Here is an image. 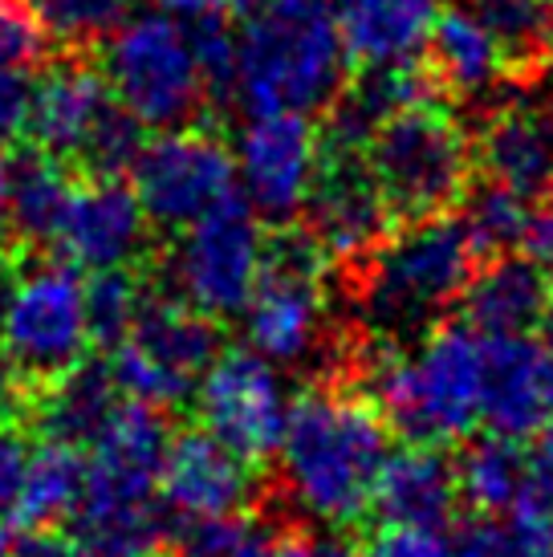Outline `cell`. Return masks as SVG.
Instances as JSON below:
<instances>
[{
  "mask_svg": "<svg viewBox=\"0 0 553 557\" xmlns=\"http://www.w3.org/2000/svg\"><path fill=\"white\" fill-rule=\"evenodd\" d=\"M391 428L370 395L314 387L297 395L276 444L281 493L318 529H351L374 509Z\"/></svg>",
  "mask_w": 553,
  "mask_h": 557,
  "instance_id": "cell-1",
  "label": "cell"
},
{
  "mask_svg": "<svg viewBox=\"0 0 553 557\" xmlns=\"http://www.w3.org/2000/svg\"><path fill=\"white\" fill-rule=\"evenodd\" d=\"M168 444L159 407L119 399L86 444V480L70 512L77 542L98 557H143L163 545L168 509L159 500V472Z\"/></svg>",
  "mask_w": 553,
  "mask_h": 557,
  "instance_id": "cell-2",
  "label": "cell"
},
{
  "mask_svg": "<svg viewBox=\"0 0 553 557\" xmlns=\"http://www.w3.org/2000/svg\"><path fill=\"white\" fill-rule=\"evenodd\" d=\"M346 41L330 0H276L248 13L236 37L232 90L236 107L257 110H325L346 82Z\"/></svg>",
  "mask_w": 553,
  "mask_h": 557,
  "instance_id": "cell-3",
  "label": "cell"
},
{
  "mask_svg": "<svg viewBox=\"0 0 553 557\" xmlns=\"http://www.w3.org/2000/svg\"><path fill=\"white\" fill-rule=\"evenodd\" d=\"M484 334L435 325L407 350L391 346L370 371V399L407 444H460L480 423Z\"/></svg>",
  "mask_w": 553,
  "mask_h": 557,
  "instance_id": "cell-4",
  "label": "cell"
},
{
  "mask_svg": "<svg viewBox=\"0 0 553 557\" xmlns=\"http://www.w3.org/2000/svg\"><path fill=\"white\" fill-rule=\"evenodd\" d=\"M477 236L464 216L407 220V228L386 233L367 257L358 285L362 313L379 334H415L428 330L447 306H456L468 277L480 264Z\"/></svg>",
  "mask_w": 553,
  "mask_h": 557,
  "instance_id": "cell-5",
  "label": "cell"
},
{
  "mask_svg": "<svg viewBox=\"0 0 553 557\" xmlns=\"http://www.w3.org/2000/svg\"><path fill=\"white\" fill-rule=\"evenodd\" d=\"M102 78L143 131L192 123L208 98L196 33L168 9H138L102 41Z\"/></svg>",
  "mask_w": 553,
  "mask_h": 557,
  "instance_id": "cell-6",
  "label": "cell"
},
{
  "mask_svg": "<svg viewBox=\"0 0 553 557\" xmlns=\"http://www.w3.org/2000/svg\"><path fill=\"white\" fill-rule=\"evenodd\" d=\"M362 163L383 191L391 216L423 220L440 216L456 200H464L477 156L460 119L435 98H423L403 110H391L370 131Z\"/></svg>",
  "mask_w": 553,
  "mask_h": 557,
  "instance_id": "cell-7",
  "label": "cell"
},
{
  "mask_svg": "<svg viewBox=\"0 0 553 557\" xmlns=\"http://www.w3.org/2000/svg\"><path fill=\"white\" fill-rule=\"evenodd\" d=\"M330 257L309 240V233L269 236L265 269L257 289L245 301V346L269 362L302 367L322 355L330 334Z\"/></svg>",
  "mask_w": 553,
  "mask_h": 557,
  "instance_id": "cell-8",
  "label": "cell"
},
{
  "mask_svg": "<svg viewBox=\"0 0 553 557\" xmlns=\"http://www.w3.org/2000/svg\"><path fill=\"white\" fill-rule=\"evenodd\" d=\"M86 281L70 261H37L13 269L0 313V350L25 383H58L90 355Z\"/></svg>",
  "mask_w": 553,
  "mask_h": 557,
  "instance_id": "cell-9",
  "label": "cell"
},
{
  "mask_svg": "<svg viewBox=\"0 0 553 557\" xmlns=\"http://www.w3.org/2000/svg\"><path fill=\"white\" fill-rule=\"evenodd\" d=\"M216 355V318L192 310L180 297H143L135 325L110 346L107 371L123 399L151 403L163 411L196 391Z\"/></svg>",
  "mask_w": 553,
  "mask_h": 557,
  "instance_id": "cell-10",
  "label": "cell"
},
{
  "mask_svg": "<svg viewBox=\"0 0 553 557\" xmlns=\"http://www.w3.org/2000/svg\"><path fill=\"white\" fill-rule=\"evenodd\" d=\"M265 220L241 196L175 233L168 277L180 301L208 318H241L265 269Z\"/></svg>",
  "mask_w": 553,
  "mask_h": 557,
  "instance_id": "cell-11",
  "label": "cell"
},
{
  "mask_svg": "<svg viewBox=\"0 0 553 557\" xmlns=\"http://www.w3.org/2000/svg\"><path fill=\"white\" fill-rule=\"evenodd\" d=\"M131 187L151 224L180 233L236 196L232 147L208 126H168L143 143Z\"/></svg>",
  "mask_w": 553,
  "mask_h": 557,
  "instance_id": "cell-12",
  "label": "cell"
},
{
  "mask_svg": "<svg viewBox=\"0 0 553 557\" xmlns=\"http://www.w3.org/2000/svg\"><path fill=\"white\" fill-rule=\"evenodd\" d=\"M290 407L293 395L281 367L257 355L253 346H220V355L196 383L200 428L232 451H241L248 465H265L276 456Z\"/></svg>",
  "mask_w": 553,
  "mask_h": 557,
  "instance_id": "cell-13",
  "label": "cell"
},
{
  "mask_svg": "<svg viewBox=\"0 0 553 557\" xmlns=\"http://www.w3.org/2000/svg\"><path fill=\"white\" fill-rule=\"evenodd\" d=\"M325 143L309 114L297 110H257L248 114L232 143L236 196L261 220L290 224L302 216L314 180L322 171Z\"/></svg>",
  "mask_w": 553,
  "mask_h": 557,
  "instance_id": "cell-14",
  "label": "cell"
},
{
  "mask_svg": "<svg viewBox=\"0 0 553 557\" xmlns=\"http://www.w3.org/2000/svg\"><path fill=\"white\" fill-rule=\"evenodd\" d=\"M151 220L123 175H90L74 184L53 245L74 269H131L147 252Z\"/></svg>",
  "mask_w": 553,
  "mask_h": 557,
  "instance_id": "cell-15",
  "label": "cell"
},
{
  "mask_svg": "<svg viewBox=\"0 0 553 557\" xmlns=\"http://www.w3.org/2000/svg\"><path fill=\"white\" fill-rule=\"evenodd\" d=\"M253 468L257 465H248L229 444H220L212 432L192 428L168 444L163 472H159V500L180 525L236 517V512H248V505L257 500Z\"/></svg>",
  "mask_w": 553,
  "mask_h": 557,
  "instance_id": "cell-16",
  "label": "cell"
},
{
  "mask_svg": "<svg viewBox=\"0 0 553 557\" xmlns=\"http://www.w3.org/2000/svg\"><path fill=\"white\" fill-rule=\"evenodd\" d=\"M302 216L309 240L330 261H367L395 220L362 156L351 151H325Z\"/></svg>",
  "mask_w": 553,
  "mask_h": 557,
  "instance_id": "cell-17",
  "label": "cell"
},
{
  "mask_svg": "<svg viewBox=\"0 0 553 557\" xmlns=\"http://www.w3.org/2000/svg\"><path fill=\"white\" fill-rule=\"evenodd\" d=\"M553 416V350L533 334H484L480 423L508 440H533Z\"/></svg>",
  "mask_w": 553,
  "mask_h": 557,
  "instance_id": "cell-18",
  "label": "cell"
},
{
  "mask_svg": "<svg viewBox=\"0 0 553 557\" xmlns=\"http://www.w3.org/2000/svg\"><path fill=\"white\" fill-rule=\"evenodd\" d=\"M114 107L119 102H114L102 70L70 58V62L49 65L46 74L33 82L29 135L37 151L70 163V159L86 156V147L114 114Z\"/></svg>",
  "mask_w": 553,
  "mask_h": 557,
  "instance_id": "cell-19",
  "label": "cell"
},
{
  "mask_svg": "<svg viewBox=\"0 0 553 557\" xmlns=\"http://www.w3.org/2000/svg\"><path fill=\"white\" fill-rule=\"evenodd\" d=\"M428 74L440 90L456 94L464 102L489 98L501 90V82L513 70V49L505 37L492 29L489 16H480L472 4H452L440 9L435 25L428 33Z\"/></svg>",
  "mask_w": 553,
  "mask_h": 557,
  "instance_id": "cell-20",
  "label": "cell"
},
{
  "mask_svg": "<svg viewBox=\"0 0 553 557\" xmlns=\"http://www.w3.org/2000/svg\"><path fill=\"white\" fill-rule=\"evenodd\" d=\"M472 156L489 171L492 184L525 200L553 196V119L538 102H508L492 110Z\"/></svg>",
  "mask_w": 553,
  "mask_h": 557,
  "instance_id": "cell-21",
  "label": "cell"
},
{
  "mask_svg": "<svg viewBox=\"0 0 553 557\" xmlns=\"http://www.w3.org/2000/svg\"><path fill=\"white\" fill-rule=\"evenodd\" d=\"M460 301L477 334H533L553 310V273L521 252H492L468 277Z\"/></svg>",
  "mask_w": 553,
  "mask_h": 557,
  "instance_id": "cell-22",
  "label": "cell"
},
{
  "mask_svg": "<svg viewBox=\"0 0 553 557\" xmlns=\"http://www.w3.org/2000/svg\"><path fill=\"white\" fill-rule=\"evenodd\" d=\"M346 58L362 70L411 65L444 9V0H330Z\"/></svg>",
  "mask_w": 553,
  "mask_h": 557,
  "instance_id": "cell-23",
  "label": "cell"
},
{
  "mask_svg": "<svg viewBox=\"0 0 553 557\" xmlns=\"http://www.w3.org/2000/svg\"><path fill=\"white\" fill-rule=\"evenodd\" d=\"M460 509L456 460H447L435 444L391 448L374 484V512L383 521L411 525H447Z\"/></svg>",
  "mask_w": 553,
  "mask_h": 557,
  "instance_id": "cell-24",
  "label": "cell"
},
{
  "mask_svg": "<svg viewBox=\"0 0 553 557\" xmlns=\"http://www.w3.org/2000/svg\"><path fill=\"white\" fill-rule=\"evenodd\" d=\"M82 480H86V448L46 435L41 444L29 448V465H25V480H21L9 521L29 533L62 525L74 512Z\"/></svg>",
  "mask_w": 553,
  "mask_h": 557,
  "instance_id": "cell-25",
  "label": "cell"
},
{
  "mask_svg": "<svg viewBox=\"0 0 553 557\" xmlns=\"http://www.w3.org/2000/svg\"><path fill=\"white\" fill-rule=\"evenodd\" d=\"M456 488L477 517L508 512L525 493H533L529 456L521 451V440H508L496 432L472 440L456 460Z\"/></svg>",
  "mask_w": 553,
  "mask_h": 557,
  "instance_id": "cell-26",
  "label": "cell"
},
{
  "mask_svg": "<svg viewBox=\"0 0 553 557\" xmlns=\"http://www.w3.org/2000/svg\"><path fill=\"white\" fill-rule=\"evenodd\" d=\"M74 180L65 175L62 159L46 151H29L9 163V212H13V236L29 245H53V233L62 224Z\"/></svg>",
  "mask_w": 553,
  "mask_h": 557,
  "instance_id": "cell-27",
  "label": "cell"
},
{
  "mask_svg": "<svg viewBox=\"0 0 553 557\" xmlns=\"http://www.w3.org/2000/svg\"><path fill=\"white\" fill-rule=\"evenodd\" d=\"M119 387L110 379L107 362H82L70 374H62L58 383H49V395L41 403V428L53 440H70L77 448H86L98 428L110 419V411L119 407Z\"/></svg>",
  "mask_w": 553,
  "mask_h": 557,
  "instance_id": "cell-28",
  "label": "cell"
},
{
  "mask_svg": "<svg viewBox=\"0 0 553 557\" xmlns=\"http://www.w3.org/2000/svg\"><path fill=\"white\" fill-rule=\"evenodd\" d=\"M460 557H553V500L525 493L501 517H477L456 533Z\"/></svg>",
  "mask_w": 553,
  "mask_h": 557,
  "instance_id": "cell-29",
  "label": "cell"
},
{
  "mask_svg": "<svg viewBox=\"0 0 553 557\" xmlns=\"http://www.w3.org/2000/svg\"><path fill=\"white\" fill-rule=\"evenodd\" d=\"M46 41H58L65 49L102 46L119 21L131 13V0H29Z\"/></svg>",
  "mask_w": 553,
  "mask_h": 557,
  "instance_id": "cell-30",
  "label": "cell"
},
{
  "mask_svg": "<svg viewBox=\"0 0 553 557\" xmlns=\"http://www.w3.org/2000/svg\"><path fill=\"white\" fill-rule=\"evenodd\" d=\"M138 310H143V289L131 277V269H98L86 277V322L98 346L110 350L119 338H126Z\"/></svg>",
  "mask_w": 553,
  "mask_h": 557,
  "instance_id": "cell-31",
  "label": "cell"
},
{
  "mask_svg": "<svg viewBox=\"0 0 553 557\" xmlns=\"http://www.w3.org/2000/svg\"><path fill=\"white\" fill-rule=\"evenodd\" d=\"M529 203L533 200H525V196L492 184V180L480 184L468 196V208H464V224H468V233L477 236L480 252H508V248H517L525 216H529Z\"/></svg>",
  "mask_w": 553,
  "mask_h": 557,
  "instance_id": "cell-32",
  "label": "cell"
},
{
  "mask_svg": "<svg viewBox=\"0 0 553 557\" xmlns=\"http://www.w3.org/2000/svg\"><path fill=\"white\" fill-rule=\"evenodd\" d=\"M273 537L269 525H257L248 512L216 517L180 525V554L184 557H261L265 542Z\"/></svg>",
  "mask_w": 553,
  "mask_h": 557,
  "instance_id": "cell-33",
  "label": "cell"
},
{
  "mask_svg": "<svg viewBox=\"0 0 553 557\" xmlns=\"http://www.w3.org/2000/svg\"><path fill=\"white\" fill-rule=\"evenodd\" d=\"M480 16H489L492 29L505 37L513 58L538 53L553 37L550 0H468Z\"/></svg>",
  "mask_w": 553,
  "mask_h": 557,
  "instance_id": "cell-34",
  "label": "cell"
},
{
  "mask_svg": "<svg viewBox=\"0 0 553 557\" xmlns=\"http://www.w3.org/2000/svg\"><path fill=\"white\" fill-rule=\"evenodd\" d=\"M362 557H460V545H456V533H447V525L383 521L367 537Z\"/></svg>",
  "mask_w": 553,
  "mask_h": 557,
  "instance_id": "cell-35",
  "label": "cell"
},
{
  "mask_svg": "<svg viewBox=\"0 0 553 557\" xmlns=\"http://www.w3.org/2000/svg\"><path fill=\"white\" fill-rule=\"evenodd\" d=\"M143 143H147L143 139V126H138L123 107H114V114L102 123V131H98L94 143L86 147L82 163H86L94 175H123V171L135 168Z\"/></svg>",
  "mask_w": 553,
  "mask_h": 557,
  "instance_id": "cell-36",
  "label": "cell"
},
{
  "mask_svg": "<svg viewBox=\"0 0 553 557\" xmlns=\"http://www.w3.org/2000/svg\"><path fill=\"white\" fill-rule=\"evenodd\" d=\"M46 53V29L29 0H0V65H33Z\"/></svg>",
  "mask_w": 553,
  "mask_h": 557,
  "instance_id": "cell-37",
  "label": "cell"
},
{
  "mask_svg": "<svg viewBox=\"0 0 553 557\" xmlns=\"http://www.w3.org/2000/svg\"><path fill=\"white\" fill-rule=\"evenodd\" d=\"M33 78L25 65H0V151L29 135Z\"/></svg>",
  "mask_w": 553,
  "mask_h": 557,
  "instance_id": "cell-38",
  "label": "cell"
},
{
  "mask_svg": "<svg viewBox=\"0 0 553 557\" xmlns=\"http://www.w3.org/2000/svg\"><path fill=\"white\" fill-rule=\"evenodd\" d=\"M29 440L16 432V423H0V517H9L29 465Z\"/></svg>",
  "mask_w": 553,
  "mask_h": 557,
  "instance_id": "cell-39",
  "label": "cell"
},
{
  "mask_svg": "<svg viewBox=\"0 0 553 557\" xmlns=\"http://www.w3.org/2000/svg\"><path fill=\"white\" fill-rule=\"evenodd\" d=\"M517 252L529 257L533 264H541L545 273H553V196H545L538 208H529Z\"/></svg>",
  "mask_w": 553,
  "mask_h": 557,
  "instance_id": "cell-40",
  "label": "cell"
},
{
  "mask_svg": "<svg viewBox=\"0 0 553 557\" xmlns=\"http://www.w3.org/2000/svg\"><path fill=\"white\" fill-rule=\"evenodd\" d=\"M261 557H354L351 545H342L330 533H273L265 542Z\"/></svg>",
  "mask_w": 553,
  "mask_h": 557,
  "instance_id": "cell-41",
  "label": "cell"
},
{
  "mask_svg": "<svg viewBox=\"0 0 553 557\" xmlns=\"http://www.w3.org/2000/svg\"><path fill=\"white\" fill-rule=\"evenodd\" d=\"M16 557H98L90 545H82L70 533H53V529H33L25 542H16Z\"/></svg>",
  "mask_w": 553,
  "mask_h": 557,
  "instance_id": "cell-42",
  "label": "cell"
},
{
  "mask_svg": "<svg viewBox=\"0 0 553 557\" xmlns=\"http://www.w3.org/2000/svg\"><path fill=\"white\" fill-rule=\"evenodd\" d=\"M529 480L533 493L550 496L553 500V416L533 432V451H529Z\"/></svg>",
  "mask_w": 553,
  "mask_h": 557,
  "instance_id": "cell-43",
  "label": "cell"
},
{
  "mask_svg": "<svg viewBox=\"0 0 553 557\" xmlns=\"http://www.w3.org/2000/svg\"><path fill=\"white\" fill-rule=\"evenodd\" d=\"M25 387H29V383L16 374V367L9 362V355L0 350V423H13V419L25 411V403H29Z\"/></svg>",
  "mask_w": 553,
  "mask_h": 557,
  "instance_id": "cell-44",
  "label": "cell"
},
{
  "mask_svg": "<svg viewBox=\"0 0 553 557\" xmlns=\"http://www.w3.org/2000/svg\"><path fill=\"white\" fill-rule=\"evenodd\" d=\"M159 9L175 13L187 25H200V21H220L229 16V9H236V0H159Z\"/></svg>",
  "mask_w": 553,
  "mask_h": 557,
  "instance_id": "cell-45",
  "label": "cell"
},
{
  "mask_svg": "<svg viewBox=\"0 0 553 557\" xmlns=\"http://www.w3.org/2000/svg\"><path fill=\"white\" fill-rule=\"evenodd\" d=\"M13 240V212H9V159L0 151V257Z\"/></svg>",
  "mask_w": 553,
  "mask_h": 557,
  "instance_id": "cell-46",
  "label": "cell"
},
{
  "mask_svg": "<svg viewBox=\"0 0 553 557\" xmlns=\"http://www.w3.org/2000/svg\"><path fill=\"white\" fill-rule=\"evenodd\" d=\"M538 107L553 119V62L545 65V70H541V82H538Z\"/></svg>",
  "mask_w": 553,
  "mask_h": 557,
  "instance_id": "cell-47",
  "label": "cell"
},
{
  "mask_svg": "<svg viewBox=\"0 0 553 557\" xmlns=\"http://www.w3.org/2000/svg\"><path fill=\"white\" fill-rule=\"evenodd\" d=\"M0 557H16V537L9 525H0Z\"/></svg>",
  "mask_w": 553,
  "mask_h": 557,
  "instance_id": "cell-48",
  "label": "cell"
},
{
  "mask_svg": "<svg viewBox=\"0 0 553 557\" xmlns=\"http://www.w3.org/2000/svg\"><path fill=\"white\" fill-rule=\"evenodd\" d=\"M265 4H276V0H236V9H245V13H257Z\"/></svg>",
  "mask_w": 553,
  "mask_h": 557,
  "instance_id": "cell-49",
  "label": "cell"
},
{
  "mask_svg": "<svg viewBox=\"0 0 553 557\" xmlns=\"http://www.w3.org/2000/svg\"><path fill=\"white\" fill-rule=\"evenodd\" d=\"M143 557H184V554H171V549H163V545H159V549H151V554H143Z\"/></svg>",
  "mask_w": 553,
  "mask_h": 557,
  "instance_id": "cell-50",
  "label": "cell"
},
{
  "mask_svg": "<svg viewBox=\"0 0 553 557\" xmlns=\"http://www.w3.org/2000/svg\"><path fill=\"white\" fill-rule=\"evenodd\" d=\"M545 342H550V350H553V310H550V318H545Z\"/></svg>",
  "mask_w": 553,
  "mask_h": 557,
  "instance_id": "cell-51",
  "label": "cell"
},
{
  "mask_svg": "<svg viewBox=\"0 0 553 557\" xmlns=\"http://www.w3.org/2000/svg\"><path fill=\"white\" fill-rule=\"evenodd\" d=\"M550 4H553V0H550Z\"/></svg>",
  "mask_w": 553,
  "mask_h": 557,
  "instance_id": "cell-52",
  "label": "cell"
}]
</instances>
